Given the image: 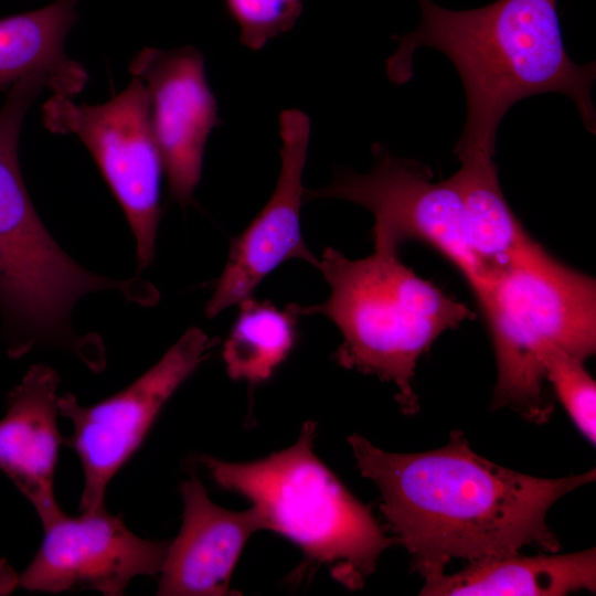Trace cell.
Returning a JSON list of instances; mask_svg holds the SVG:
<instances>
[{
    "label": "cell",
    "mask_w": 596,
    "mask_h": 596,
    "mask_svg": "<svg viewBox=\"0 0 596 596\" xmlns=\"http://www.w3.org/2000/svg\"><path fill=\"white\" fill-rule=\"evenodd\" d=\"M459 161L450 179L462 202L468 243L491 283L533 238L503 194L493 157L473 155Z\"/></svg>",
    "instance_id": "2e32d148"
},
{
    "label": "cell",
    "mask_w": 596,
    "mask_h": 596,
    "mask_svg": "<svg viewBox=\"0 0 596 596\" xmlns=\"http://www.w3.org/2000/svg\"><path fill=\"white\" fill-rule=\"evenodd\" d=\"M43 528L40 547L19 576L30 592L94 589L119 596L134 578L159 574L169 546L136 535L106 507L77 517L63 513Z\"/></svg>",
    "instance_id": "9c48e42d"
},
{
    "label": "cell",
    "mask_w": 596,
    "mask_h": 596,
    "mask_svg": "<svg viewBox=\"0 0 596 596\" xmlns=\"http://www.w3.org/2000/svg\"><path fill=\"white\" fill-rule=\"evenodd\" d=\"M310 131V118L302 110L280 113V169L276 187L260 212L232 241L225 267L205 305L207 318L251 297L259 283L286 260L302 259L318 266L319 258L309 251L300 228Z\"/></svg>",
    "instance_id": "30bf717a"
},
{
    "label": "cell",
    "mask_w": 596,
    "mask_h": 596,
    "mask_svg": "<svg viewBox=\"0 0 596 596\" xmlns=\"http://www.w3.org/2000/svg\"><path fill=\"white\" fill-rule=\"evenodd\" d=\"M214 345V339L192 327L152 368L115 395L89 406L79 404L71 393L58 396L60 415L73 426L65 441L83 469L79 512L105 507L109 481L142 444L168 400Z\"/></svg>",
    "instance_id": "ba28073f"
},
{
    "label": "cell",
    "mask_w": 596,
    "mask_h": 596,
    "mask_svg": "<svg viewBox=\"0 0 596 596\" xmlns=\"http://www.w3.org/2000/svg\"><path fill=\"white\" fill-rule=\"evenodd\" d=\"M316 428L306 422L292 446L253 462L206 455L198 461L217 486L252 501L267 530L288 538L309 560L329 566L339 583L358 589L381 553L397 542L316 456Z\"/></svg>",
    "instance_id": "5b68a950"
},
{
    "label": "cell",
    "mask_w": 596,
    "mask_h": 596,
    "mask_svg": "<svg viewBox=\"0 0 596 596\" xmlns=\"http://www.w3.org/2000/svg\"><path fill=\"white\" fill-rule=\"evenodd\" d=\"M374 166L368 173L341 169L326 187L307 190L305 201L339 199L355 203L374 217V247L398 251L406 242L424 243L462 276L478 306L490 279L468 243L462 202L450 177L435 181L427 164L394 156L373 143Z\"/></svg>",
    "instance_id": "8992f818"
},
{
    "label": "cell",
    "mask_w": 596,
    "mask_h": 596,
    "mask_svg": "<svg viewBox=\"0 0 596 596\" xmlns=\"http://www.w3.org/2000/svg\"><path fill=\"white\" fill-rule=\"evenodd\" d=\"M348 441L360 472L381 492L396 542L425 582L443 575L453 558L473 562L525 545L556 553L547 511L596 477L595 469L560 479L520 473L477 455L460 432L441 448L415 454L384 451L358 434Z\"/></svg>",
    "instance_id": "6da1fadb"
},
{
    "label": "cell",
    "mask_w": 596,
    "mask_h": 596,
    "mask_svg": "<svg viewBox=\"0 0 596 596\" xmlns=\"http://www.w3.org/2000/svg\"><path fill=\"white\" fill-rule=\"evenodd\" d=\"M129 72L146 85L150 121L171 198L187 207L201 180L204 150L221 124L204 57L193 46L142 49Z\"/></svg>",
    "instance_id": "8fae6325"
},
{
    "label": "cell",
    "mask_w": 596,
    "mask_h": 596,
    "mask_svg": "<svg viewBox=\"0 0 596 596\" xmlns=\"http://www.w3.org/2000/svg\"><path fill=\"white\" fill-rule=\"evenodd\" d=\"M41 115L46 130L75 135L88 149L135 236L138 269L149 267L162 212L163 164L145 83L134 76L124 91L98 105L76 104L71 97L53 94Z\"/></svg>",
    "instance_id": "52a82bcc"
},
{
    "label": "cell",
    "mask_w": 596,
    "mask_h": 596,
    "mask_svg": "<svg viewBox=\"0 0 596 596\" xmlns=\"http://www.w3.org/2000/svg\"><path fill=\"white\" fill-rule=\"evenodd\" d=\"M497 363L492 405L547 421L542 359L557 348L586 360L596 350V281L534 240L491 279L479 306Z\"/></svg>",
    "instance_id": "277c9868"
},
{
    "label": "cell",
    "mask_w": 596,
    "mask_h": 596,
    "mask_svg": "<svg viewBox=\"0 0 596 596\" xmlns=\"http://www.w3.org/2000/svg\"><path fill=\"white\" fill-rule=\"evenodd\" d=\"M77 0H56L42 9L0 19V91L41 75L53 94L73 98L82 93L88 73L64 50L77 20Z\"/></svg>",
    "instance_id": "9a60e30c"
},
{
    "label": "cell",
    "mask_w": 596,
    "mask_h": 596,
    "mask_svg": "<svg viewBox=\"0 0 596 596\" xmlns=\"http://www.w3.org/2000/svg\"><path fill=\"white\" fill-rule=\"evenodd\" d=\"M417 2L421 22L414 31L393 36L397 47L385 62L386 74L394 84L408 82L421 47L435 49L453 63L466 96V120L453 149L458 160L493 157L497 131L509 109L544 93L568 96L586 129L595 134L596 65L570 57L557 0H496L469 10Z\"/></svg>",
    "instance_id": "7a4b0ae2"
},
{
    "label": "cell",
    "mask_w": 596,
    "mask_h": 596,
    "mask_svg": "<svg viewBox=\"0 0 596 596\" xmlns=\"http://www.w3.org/2000/svg\"><path fill=\"white\" fill-rule=\"evenodd\" d=\"M240 28L241 43L252 51L290 31L302 12L304 0H224Z\"/></svg>",
    "instance_id": "d6986e66"
},
{
    "label": "cell",
    "mask_w": 596,
    "mask_h": 596,
    "mask_svg": "<svg viewBox=\"0 0 596 596\" xmlns=\"http://www.w3.org/2000/svg\"><path fill=\"white\" fill-rule=\"evenodd\" d=\"M182 525L169 543L157 595H228L237 560L253 533L267 530L259 510L231 511L210 500L196 476L182 482Z\"/></svg>",
    "instance_id": "7c38bea8"
},
{
    "label": "cell",
    "mask_w": 596,
    "mask_h": 596,
    "mask_svg": "<svg viewBox=\"0 0 596 596\" xmlns=\"http://www.w3.org/2000/svg\"><path fill=\"white\" fill-rule=\"evenodd\" d=\"M238 305L240 313L224 342L223 360L231 379L258 384L269 380L292 350L298 315L291 305L280 310L252 296Z\"/></svg>",
    "instance_id": "e0dca14e"
},
{
    "label": "cell",
    "mask_w": 596,
    "mask_h": 596,
    "mask_svg": "<svg viewBox=\"0 0 596 596\" xmlns=\"http://www.w3.org/2000/svg\"><path fill=\"white\" fill-rule=\"evenodd\" d=\"M317 268L329 285L328 299L291 305L294 311L329 318L342 336L334 361L394 383L403 412L414 414L418 402L412 382L418 359L441 333L475 313L408 268L396 249L374 247L370 256L350 259L328 247Z\"/></svg>",
    "instance_id": "3957f363"
},
{
    "label": "cell",
    "mask_w": 596,
    "mask_h": 596,
    "mask_svg": "<svg viewBox=\"0 0 596 596\" xmlns=\"http://www.w3.org/2000/svg\"><path fill=\"white\" fill-rule=\"evenodd\" d=\"M547 380L573 423L593 444L596 440V384L584 360L557 348L549 349L542 359Z\"/></svg>",
    "instance_id": "ac0fdd59"
},
{
    "label": "cell",
    "mask_w": 596,
    "mask_h": 596,
    "mask_svg": "<svg viewBox=\"0 0 596 596\" xmlns=\"http://www.w3.org/2000/svg\"><path fill=\"white\" fill-rule=\"evenodd\" d=\"M58 373L32 365L8 395L0 419V470L34 507L42 525L63 514L54 492L62 438L57 416Z\"/></svg>",
    "instance_id": "4fadbf2b"
},
{
    "label": "cell",
    "mask_w": 596,
    "mask_h": 596,
    "mask_svg": "<svg viewBox=\"0 0 596 596\" xmlns=\"http://www.w3.org/2000/svg\"><path fill=\"white\" fill-rule=\"evenodd\" d=\"M596 589V550L571 554H509L470 562L462 571L425 582L421 595L558 596Z\"/></svg>",
    "instance_id": "5bb4252c"
}]
</instances>
